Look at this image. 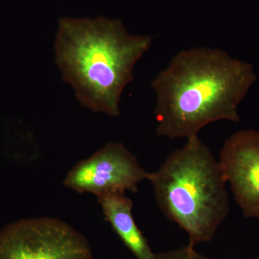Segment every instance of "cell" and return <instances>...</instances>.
Instances as JSON below:
<instances>
[{
	"label": "cell",
	"mask_w": 259,
	"mask_h": 259,
	"mask_svg": "<svg viewBox=\"0 0 259 259\" xmlns=\"http://www.w3.org/2000/svg\"><path fill=\"white\" fill-rule=\"evenodd\" d=\"M255 79L251 64L221 49L180 51L151 83L156 134L188 139L212 122H238V106Z\"/></svg>",
	"instance_id": "cell-1"
},
{
	"label": "cell",
	"mask_w": 259,
	"mask_h": 259,
	"mask_svg": "<svg viewBox=\"0 0 259 259\" xmlns=\"http://www.w3.org/2000/svg\"><path fill=\"white\" fill-rule=\"evenodd\" d=\"M151 44L152 37L130 33L120 20L64 17L58 23L56 64L82 106L118 117L135 66Z\"/></svg>",
	"instance_id": "cell-2"
},
{
	"label": "cell",
	"mask_w": 259,
	"mask_h": 259,
	"mask_svg": "<svg viewBox=\"0 0 259 259\" xmlns=\"http://www.w3.org/2000/svg\"><path fill=\"white\" fill-rule=\"evenodd\" d=\"M148 180L158 207L187 233L191 246L211 241L229 214L219 161L199 136L170 153Z\"/></svg>",
	"instance_id": "cell-3"
},
{
	"label": "cell",
	"mask_w": 259,
	"mask_h": 259,
	"mask_svg": "<svg viewBox=\"0 0 259 259\" xmlns=\"http://www.w3.org/2000/svg\"><path fill=\"white\" fill-rule=\"evenodd\" d=\"M0 259H94L86 237L57 219L20 220L0 231Z\"/></svg>",
	"instance_id": "cell-4"
},
{
	"label": "cell",
	"mask_w": 259,
	"mask_h": 259,
	"mask_svg": "<svg viewBox=\"0 0 259 259\" xmlns=\"http://www.w3.org/2000/svg\"><path fill=\"white\" fill-rule=\"evenodd\" d=\"M150 172L122 143L110 142L90 157L80 161L65 177L64 185L79 194L97 197L115 192H137Z\"/></svg>",
	"instance_id": "cell-5"
},
{
	"label": "cell",
	"mask_w": 259,
	"mask_h": 259,
	"mask_svg": "<svg viewBox=\"0 0 259 259\" xmlns=\"http://www.w3.org/2000/svg\"><path fill=\"white\" fill-rule=\"evenodd\" d=\"M218 161L243 216L259 219L258 131L241 130L232 135Z\"/></svg>",
	"instance_id": "cell-6"
},
{
	"label": "cell",
	"mask_w": 259,
	"mask_h": 259,
	"mask_svg": "<svg viewBox=\"0 0 259 259\" xmlns=\"http://www.w3.org/2000/svg\"><path fill=\"white\" fill-rule=\"evenodd\" d=\"M105 221L110 223L113 231L124 245L137 259H151L153 252L139 229L134 215V202L125 196V192H115L97 197Z\"/></svg>",
	"instance_id": "cell-7"
},
{
	"label": "cell",
	"mask_w": 259,
	"mask_h": 259,
	"mask_svg": "<svg viewBox=\"0 0 259 259\" xmlns=\"http://www.w3.org/2000/svg\"><path fill=\"white\" fill-rule=\"evenodd\" d=\"M151 259H209L194 250L190 245L176 248V249L153 253Z\"/></svg>",
	"instance_id": "cell-8"
},
{
	"label": "cell",
	"mask_w": 259,
	"mask_h": 259,
	"mask_svg": "<svg viewBox=\"0 0 259 259\" xmlns=\"http://www.w3.org/2000/svg\"><path fill=\"white\" fill-rule=\"evenodd\" d=\"M256 259H259V258H256Z\"/></svg>",
	"instance_id": "cell-9"
}]
</instances>
